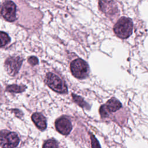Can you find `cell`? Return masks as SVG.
Masks as SVG:
<instances>
[{"mask_svg":"<svg viewBox=\"0 0 148 148\" xmlns=\"http://www.w3.org/2000/svg\"><path fill=\"white\" fill-rule=\"evenodd\" d=\"M133 23L131 18L121 17L113 27V31L116 36L121 39L128 38L132 34Z\"/></svg>","mask_w":148,"mask_h":148,"instance_id":"6da1fadb","label":"cell"},{"mask_svg":"<svg viewBox=\"0 0 148 148\" xmlns=\"http://www.w3.org/2000/svg\"><path fill=\"white\" fill-rule=\"evenodd\" d=\"M19 142L20 139L16 132L8 130L0 131V146L2 148H14Z\"/></svg>","mask_w":148,"mask_h":148,"instance_id":"7a4b0ae2","label":"cell"},{"mask_svg":"<svg viewBox=\"0 0 148 148\" xmlns=\"http://www.w3.org/2000/svg\"><path fill=\"white\" fill-rule=\"evenodd\" d=\"M71 71L75 77L84 79L88 75L89 67L86 61L81 58H77L71 62Z\"/></svg>","mask_w":148,"mask_h":148,"instance_id":"3957f363","label":"cell"},{"mask_svg":"<svg viewBox=\"0 0 148 148\" xmlns=\"http://www.w3.org/2000/svg\"><path fill=\"white\" fill-rule=\"evenodd\" d=\"M45 81L47 86L56 92L65 93L68 91L67 87L65 82L54 73H47L46 76Z\"/></svg>","mask_w":148,"mask_h":148,"instance_id":"277c9868","label":"cell"},{"mask_svg":"<svg viewBox=\"0 0 148 148\" xmlns=\"http://www.w3.org/2000/svg\"><path fill=\"white\" fill-rule=\"evenodd\" d=\"M1 14L6 20L14 21L16 19V7L14 3L10 1L5 2L1 10Z\"/></svg>","mask_w":148,"mask_h":148,"instance_id":"5b68a950","label":"cell"},{"mask_svg":"<svg viewBox=\"0 0 148 148\" xmlns=\"http://www.w3.org/2000/svg\"><path fill=\"white\" fill-rule=\"evenodd\" d=\"M23 59L20 57H11L8 58L5 62V67L7 72L12 76L15 75L18 72Z\"/></svg>","mask_w":148,"mask_h":148,"instance_id":"8992f818","label":"cell"},{"mask_svg":"<svg viewBox=\"0 0 148 148\" xmlns=\"http://www.w3.org/2000/svg\"><path fill=\"white\" fill-rule=\"evenodd\" d=\"M55 127L58 132L64 135L69 134L72 128L70 120L65 117L58 119L55 122Z\"/></svg>","mask_w":148,"mask_h":148,"instance_id":"52a82bcc","label":"cell"},{"mask_svg":"<svg viewBox=\"0 0 148 148\" xmlns=\"http://www.w3.org/2000/svg\"><path fill=\"white\" fill-rule=\"evenodd\" d=\"M105 108L109 114V112H115L119 110L122 105L120 102L115 98H112L108 101V102L104 105Z\"/></svg>","mask_w":148,"mask_h":148,"instance_id":"ba28073f","label":"cell"},{"mask_svg":"<svg viewBox=\"0 0 148 148\" xmlns=\"http://www.w3.org/2000/svg\"><path fill=\"white\" fill-rule=\"evenodd\" d=\"M32 120L35 125L40 130H44L47 127L45 117L39 113H35L32 115Z\"/></svg>","mask_w":148,"mask_h":148,"instance_id":"9c48e42d","label":"cell"},{"mask_svg":"<svg viewBox=\"0 0 148 148\" xmlns=\"http://www.w3.org/2000/svg\"><path fill=\"white\" fill-rule=\"evenodd\" d=\"M43 148H58V144L55 139H50L44 142Z\"/></svg>","mask_w":148,"mask_h":148,"instance_id":"30bf717a","label":"cell"},{"mask_svg":"<svg viewBox=\"0 0 148 148\" xmlns=\"http://www.w3.org/2000/svg\"><path fill=\"white\" fill-rule=\"evenodd\" d=\"M25 89V87L24 86H18V85H10L7 87L6 90L10 92H21Z\"/></svg>","mask_w":148,"mask_h":148,"instance_id":"8fae6325","label":"cell"},{"mask_svg":"<svg viewBox=\"0 0 148 148\" xmlns=\"http://www.w3.org/2000/svg\"><path fill=\"white\" fill-rule=\"evenodd\" d=\"M10 40V39L6 33L0 31V47L8 44Z\"/></svg>","mask_w":148,"mask_h":148,"instance_id":"7c38bea8","label":"cell"},{"mask_svg":"<svg viewBox=\"0 0 148 148\" xmlns=\"http://www.w3.org/2000/svg\"><path fill=\"white\" fill-rule=\"evenodd\" d=\"M91 140L92 148H101L100 145L98 140L95 138V136L93 135H91Z\"/></svg>","mask_w":148,"mask_h":148,"instance_id":"4fadbf2b","label":"cell"},{"mask_svg":"<svg viewBox=\"0 0 148 148\" xmlns=\"http://www.w3.org/2000/svg\"><path fill=\"white\" fill-rule=\"evenodd\" d=\"M73 99L75 100L76 102H77L80 106H84L85 105L84 101L83 100V99L81 97H78L77 95H75L74 94H73Z\"/></svg>","mask_w":148,"mask_h":148,"instance_id":"5bb4252c","label":"cell"},{"mask_svg":"<svg viewBox=\"0 0 148 148\" xmlns=\"http://www.w3.org/2000/svg\"><path fill=\"white\" fill-rule=\"evenodd\" d=\"M28 62L32 65H35L38 63V60L36 57L32 56L28 58Z\"/></svg>","mask_w":148,"mask_h":148,"instance_id":"9a60e30c","label":"cell"}]
</instances>
